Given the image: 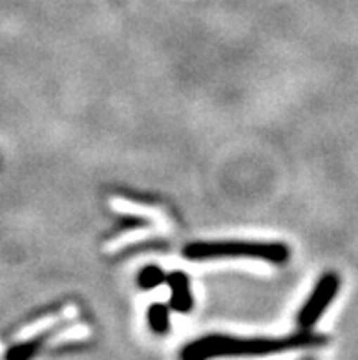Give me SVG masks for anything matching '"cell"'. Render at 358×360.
I'll use <instances>...</instances> for the list:
<instances>
[{"instance_id": "obj_1", "label": "cell", "mask_w": 358, "mask_h": 360, "mask_svg": "<svg viewBox=\"0 0 358 360\" xmlns=\"http://www.w3.org/2000/svg\"><path fill=\"white\" fill-rule=\"evenodd\" d=\"M326 344V337L311 331H302L289 337H231V335H207L186 344L179 353V360L214 359H256L271 356L289 349L313 347Z\"/></svg>"}, {"instance_id": "obj_2", "label": "cell", "mask_w": 358, "mask_h": 360, "mask_svg": "<svg viewBox=\"0 0 358 360\" xmlns=\"http://www.w3.org/2000/svg\"><path fill=\"white\" fill-rule=\"evenodd\" d=\"M183 255L188 260L254 258L280 265L289 260V247L281 242H192Z\"/></svg>"}, {"instance_id": "obj_3", "label": "cell", "mask_w": 358, "mask_h": 360, "mask_svg": "<svg viewBox=\"0 0 358 360\" xmlns=\"http://www.w3.org/2000/svg\"><path fill=\"white\" fill-rule=\"evenodd\" d=\"M338 289H340V276L336 273H326L322 278L318 280L311 297L307 298V302L302 306L298 316H296L298 328L302 331L313 329V326L326 313L327 307L331 306V302L338 295Z\"/></svg>"}, {"instance_id": "obj_4", "label": "cell", "mask_w": 358, "mask_h": 360, "mask_svg": "<svg viewBox=\"0 0 358 360\" xmlns=\"http://www.w3.org/2000/svg\"><path fill=\"white\" fill-rule=\"evenodd\" d=\"M167 283L170 288V307L177 313H191L194 307V298L191 291V278L183 271H176L167 276Z\"/></svg>"}, {"instance_id": "obj_5", "label": "cell", "mask_w": 358, "mask_h": 360, "mask_svg": "<svg viewBox=\"0 0 358 360\" xmlns=\"http://www.w3.org/2000/svg\"><path fill=\"white\" fill-rule=\"evenodd\" d=\"M51 335H53V331H46V333L39 335V337L32 338V340L17 344V346H13L6 353V360H32L37 353L41 352V347L44 346L48 337H51Z\"/></svg>"}, {"instance_id": "obj_6", "label": "cell", "mask_w": 358, "mask_h": 360, "mask_svg": "<svg viewBox=\"0 0 358 360\" xmlns=\"http://www.w3.org/2000/svg\"><path fill=\"white\" fill-rule=\"evenodd\" d=\"M148 326L155 335H167L170 329V311L165 304H152L148 307Z\"/></svg>"}, {"instance_id": "obj_7", "label": "cell", "mask_w": 358, "mask_h": 360, "mask_svg": "<svg viewBox=\"0 0 358 360\" xmlns=\"http://www.w3.org/2000/svg\"><path fill=\"white\" fill-rule=\"evenodd\" d=\"M167 276L168 274H165L163 269L158 267V265H146V267L141 269L139 276H137V283H139L141 289L148 291V289H155L158 285L167 282Z\"/></svg>"}]
</instances>
